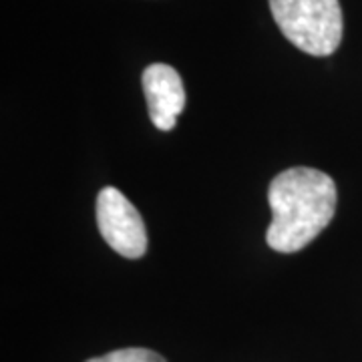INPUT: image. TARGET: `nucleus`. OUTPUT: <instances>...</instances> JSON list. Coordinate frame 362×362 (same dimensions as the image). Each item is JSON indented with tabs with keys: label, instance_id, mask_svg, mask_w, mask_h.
I'll return each mask as SVG.
<instances>
[{
	"label": "nucleus",
	"instance_id": "nucleus-2",
	"mask_svg": "<svg viewBox=\"0 0 362 362\" xmlns=\"http://www.w3.org/2000/svg\"><path fill=\"white\" fill-rule=\"evenodd\" d=\"M272 16L286 39L312 57H328L342 40L338 0H270Z\"/></svg>",
	"mask_w": 362,
	"mask_h": 362
},
{
	"label": "nucleus",
	"instance_id": "nucleus-1",
	"mask_svg": "<svg viewBox=\"0 0 362 362\" xmlns=\"http://www.w3.org/2000/svg\"><path fill=\"white\" fill-rule=\"evenodd\" d=\"M337 199V183L324 171L292 168L278 173L268 189L272 207L268 246L282 254L308 246L332 221Z\"/></svg>",
	"mask_w": 362,
	"mask_h": 362
},
{
	"label": "nucleus",
	"instance_id": "nucleus-3",
	"mask_svg": "<svg viewBox=\"0 0 362 362\" xmlns=\"http://www.w3.org/2000/svg\"><path fill=\"white\" fill-rule=\"evenodd\" d=\"M97 226L119 256L129 259L145 256L147 230L141 214L117 187H103L97 195Z\"/></svg>",
	"mask_w": 362,
	"mask_h": 362
},
{
	"label": "nucleus",
	"instance_id": "nucleus-4",
	"mask_svg": "<svg viewBox=\"0 0 362 362\" xmlns=\"http://www.w3.org/2000/svg\"><path fill=\"white\" fill-rule=\"evenodd\" d=\"M141 85L151 123L159 131L173 129L187 101L180 73L173 66L153 63L143 71Z\"/></svg>",
	"mask_w": 362,
	"mask_h": 362
},
{
	"label": "nucleus",
	"instance_id": "nucleus-5",
	"mask_svg": "<svg viewBox=\"0 0 362 362\" xmlns=\"http://www.w3.org/2000/svg\"><path fill=\"white\" fill-rule=\"evenodd\" d=\"M87 362H165V358L149 349H121Z\"/></svg>",
	"mask_w": 362,
	"mask_h": 362
}]
</instances>
